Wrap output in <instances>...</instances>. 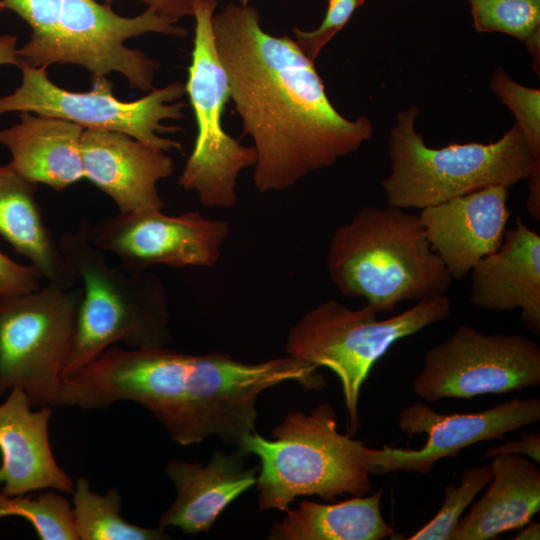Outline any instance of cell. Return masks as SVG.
<instances>
[{
  "label": "cell",
  "instance_id": "cell-35",
  "mask_svg": "<svg viewBox=\"0 0 540 540\" xmlns=\"http://www.w3.org/2000/svg\"><path fill=\"white\" fill-rule=\"evenodd\" d=\"M528 524V523H527ZM540 539V524L538 522H529L521 532H519L514 540H539Z\"/></svg>",
  "mask_w": 540,
  "mask_h": 540
},
{
  "label": "cell",
  "instance_id": "cell-13",
  "mask_svg": "<svg viewBox=\"0 0 540 540\" xmlns=\"http://www.w3.org/2000/svg\"><path fill=\"white\" fill-rule=\"evenodd\" d=\"M230 233L226 220L199 212L167 215L162 210L119 213L90 224V240L120 264L145 271L152 265L212 267Z\"/></svg>",
  "mask_w": 540,
  "mask_h": 540
},
{
  "label": "cell",
  "instance_id": "cell-9",
  "mask_svg": "<svg viewBox=\"0 0 540 540\" xmlns=\"http://www.w3.org/2000/svg\"><path fill=\"white\" fill-rule=\"evenodd\" d=\"M81 297L78 285L50 282L0 297V396L19 387L32 407L57 405Z\"/></svg>",
  "mask_w": 540,
  "mask_h": 540
},
{
  "label": "cell",
  "instance_id": "cell-5",
  "mask_svg": "<svg viewBox=\"0 0 540 540\" xmlns=\"http://www.w3.org/2000/svg\"><path fill=\"white\" fill-rule=\"evenodd\" d=\"M83 220L58 239L59 251L81 284L73 349L63 379L82 369L107 348L165 347L172 339L160 281L145 271L112 265L90 240Z\"/></svg>",
  "mask_w": 540,
  "mask_h": 540
},
{
  "label": "cell",
  "instance_id": "cell-27",
  "mask_svg": "<svg viewBox=\"0 0 540 540\" xmlns=\"http://www.w3.org/2000/svg\"><path fill=\"white\" fill-rule=\"evenodd\" d=\"M493 476L490 464L465 469L458 487L448 484L438 513L409 540H451L461 515Z\"/></svg>",
  "mask_w": 540,
  "mask_h": 540
},
{
  "label": "cell",
  "instance_id": "cell-6",
  "mask_svg": "<svg viewBox=\"0 0 540 540\" xmlns=\"http://www.w3.org/2000/svg\"><path fill=\"white\" fill-rule=\"evenodd\" d=\"M337 426L334 408L323 403L309 414L289 413L273 429L271 440L256 431L242 439L238 450L260 460L256 486L261 510L286 512L300 496L334 502L338 496H365L371 490L365 446Z\"/></svg>",
  "mask_w": 540,
  "mask_h": 540
},
{
  "label": "cell",
  "instance_id": "cell-7",
  "mask_svg": "<svg viewBox=\"0 0 540 540\" xmlns=\"http://www.w3.org/2000/svg\"><path fill=\"white\" fill-rule=\"evenodd\" d=\"M418 109L397 115L388 141L390 173L381 181L387 205L423 209L451 199L526 180L535 159L515 123L496 142L428 147L415 130Z\"/></svg>",
  "mask_w": 540,
  "mask_h": 540
},
{
  "label": "cell",
  "instance_id": "cell-25",
  "mask_svg": "<svg viewBox=\"0 0 540 540\" xmlns=\"http://www.w3.org/2000/svg\"><path fill=\"white\" fill-rule=\"evenodd\" d=\"M479 32H501L525 43L539 72L540 0H468Z\"/></svg>",
  "mask_w": 540,
  "mask_h": 540
},
{
  "label": "cell",
  "instance_id": "cell-15",
  "mask_svg": "<svg viewBox=\"0 0 540 540\" xmlns=\"http://www.w3.org/2000/svg\"><path fill=\"white\" fill-rule=\"evenodd\" d=\"M84 178L108 195L119 213L163 210L157 183L173 173L165 151L127 134L84 129L81 136Z\"/></svg>",
  "mask_w": 540,
  "mask_h": 540
},
{
  "label": "cell",
  "instance_id": "cell-18",
  "mask_svg": "<svg viewBox=\"0 0 540 540\" xmlns=\"http://www.w3.org/2000/svg\"><path fill=\"white\" fill-rule=\"evenodd\" d=\"M470 303L480 309H521L520 320L540 335V235L520 217L502 244L471 269Z\"/></svg>",
  "mask_w": 540,
  "mask_h": 540
},
{
  "label": "cell",
  "instance_id": "cell-16",
  "mask_svg": "<svg viewBox=\"0 0 540 540\" xmlns=\"http://www.w3.org/2000/svg\"><path fill=\"white\" fill-rule=\"evenodd\" d=\"M508 197L509 188L494 185L421 209L428 242L453 279L466 277L500 247L511 214Z\"/></svg>",
  "mask_w": 540,
  "mask_h": 540
},
{
  "label": "cell",
  "instance_id": "cell-32",
  "mask_svg": "<svg viewBox=\"0 0 540 540\" xmlns=\"http://www.w3.org/2000/svg\"><path fill=\"white\" fill-rule=\"evenodd\" d=\"M111 4L115 0H105ZM146 4L148 8L154 9L157 13L175 23L185 16L193 15L192 0H139Z\"/></svg>",
  "mask_w": 540,
  "mask_h": 540
},
{
  "label": "cell",
  "instance_id": "cell-20",
  "mask_svg": "<svg viewBox=\"0 0 540 540\" xmlns=\"http://www.w3.org/2000/svg\"><path fill=\"white\" fill-rule=\"evenodd\" d=\"M83 130L62 118L21 112L18 123L0 130V144L10 152L8 164L21 177L62 191L84 178Z\"/></svg>",
  "mask_w": 540,
  "mask_h": 540
},
{
  "label": "cell",
  "instance_id": "cell-3",
  "mask_svg": "<svg viewBox=\"0 0 540 540\" xmlns=\"http://www.w3.org/2000/svg\"><path fill=\"white\" fill-rule=\"evenodd\" d=\"M331 281L377 313L404 301L443 296L453 278L431 248L419 215L365 206L333 234L326 258Z\"/></svg>",
  "mask_w": 540,
  "mask_h": 540
},
{
  "label": "cell",
  "instance_id": "cell-29",
  "mask_svg": "<svg viewBox=\"0 0 540 540\" xmlns=\"http://www.w3.org/2000/svg\"><path fill=\"white\" fill-rule=\"evenodd\" d=\"M363 2L364 0H328L326 15L317 29L303 31L293 28L297 45L314 62L323 47L346 25Z\"/></svg>",
  "mask_w": 540,
  "mask_h": 540
},
{
  "label": "cell",
  "instance_id": "cell-31",
  "mask_svg": "<svg viewBox=\"0 0 540 540\" xmlns=\"http://www.w3.org/2000/svg\"><path fill=\"white\" fill-rule=\"evenodd\" d=\"M500 454L525 455L535 463H540V434H526L520 440L506 441L504 444L488 448L484 457H494Z\"/></svg>",
  "mask_w": 540,
  "mask_h": 540
},
{
  "label": "cell",
  "instance_id": "cell-19",
  "mask_svg": "<svg viewBox=\"0 0 540 540\" xmlns=\"http://www.w3.org/2000/svg\"><path fill=\"white\" fill-rule=\"evenodd\" d=\"M240 450L216 451L210 461L172 460L166 474L176 488V498L162 513L158 527H175L195 535L211 529L218 516L257 482L259 466L246 468Z\"/></svg>",
  "mask_w": 540,
  "mask_h": 540
},
{
  "label": "cell",
  "instance_id": "cell-12",
  "mask_svg": "<svg viewBox=\"0 0 540 540\" xmlns=\"http://www.w3.org/2000/svg\"><path fill=\"white\" fill-rule=\"evenodd\" d=\"M540 384V347L521 334L460 325L427 351L413 381L417 396L437 402L521 391Z\"/></svg>",
  "mask_w": 540,
  "mask_h": 540
},
{
  "label": "cell",
  "instance_id": "cell-17",
  "mask_svg": "<svg viewBox=\"0 0 540 540\" xmlns=\"http://www.w3.org/2000/svg\"><path fill=\"white\" fill-rule=\"evenodd\" d=\"M31 408L19 387L0 404L1 491L23 495L53 489L72 494L74 481L57 463L49 440L51 406Z\"/></svg>",
  "mask_w": 540,
  "mask_h": 540
},
{
  "label": "cell",
  "instance_id": "cell-30",
  "mask_svg": "<svg viewBox=\"0 0 540 540\" xmlns=\"http://www.w3.org/2000/svg\"><path fill=\"white\" fill-rule=\"evenodd\" d=\"M42 279L32 264L17 263L0 251V297L37 290Z\"/></svg>",
  "mask_w": 540,
  "mask_h": 540
},
{
  "label": "cell",
  "instance_id": "cell-14",
  "mask_svg": "<svg viewBox=\"0 0 540 540\" xmlns=\"http://www.w3.org/2000/svg\"><path fill=\"white\" fill-rule=\"evenodd\" d=\"M540 419L538 398H515L476 413L441 414L423 402L404 408L398 415L399 428L409 435L427 434L418 450L384 446L364 447V460L370 474L395 471L427 474L443 458L456 457L472 444L503 439L513 430Z\"/></svg>",
  "mask_w": 540,
  "mask_h": 540
},
{
  "label": "cell",
  "instance_id": "cell-34",
  "mask_svg": "<svg viewBox=\"0 0 540 540\" xmlns=\"http://www.w3.org/2000/svg\"><path fill=\"white\" fill-rule=\"evenodd\" d=\"M14 65L19 68L17 37L12 35L0 36V66Z\"/></svg>",
  "mask_w": 540,
  "mask_h": 540
},
{
  "label": "cell",
  "instance_id": "cell-37",
  "mask_svg": "<svg viewBox=\"0 0 540 540\" xmlns=\"http://www.w3.org/2000/svg\"><path fill=\"white\" fill-rule=\"evenodd\" d=\"M5 9V6L2 2V0H0V12L3 11Z\"/></svg>",
  "mask_w": 540,
  "mask_h": 540
},
{
  "label": "cell",
  "instance_id": "cell-28",
  "mask_svg": "<svg viewBox=\"0 0 540 540\" xmlns=\"http://www.w3.org/2000/svg\"><path fill=\"white\" fill-rule=\"evenodd\" d=\"M491 88L514 114L535 159H540V90L515 82L501 67L493 72Z\"/></svg>",
  "mask_w": 540,
  "mask_h": 540
},
{
  "label": "cell",
  "instance_id": "cell-10",
  "mask_svg": "<svg viewBox=\"0 0 540 540\" xmlns=\"http://www.w3.org/2000/svg\"><path fill=\"white\" fill-rule=\"evenodd\" d=\"M217 5V0H192L195 34L185 92L194 112L197 136L178 182L185 190L195 192L205 207L230 208L237 201L238 175L254 167L256 152L223 129V112L230 95L212 30Z\"/></svg>",
  "mask_w": 540,
  "mask_h": 540
},
{
  "label": "cell",
  "instance_id": "cell-36",
  "mask_svg": "<svg viewBox=\"0 0 540 540\" xmlns=\"http://www.w3.org/2000/svg\"><path fill=\"white\" fill-rule=\"evenodd\" d=\"M249 0H240L241 5H248Z\"/></svg>",
  "mask_w": 540,
  "mask_h": 540
},
{
  "label": "cell",
  "instance_id": "cell-8",
  "mask_svg": "<svg viewBox=\"0 0 540 540\" xmlns=\"http://www.w3.org/2000/svg\"><path fill=\"white\" fill-rule=\"evenodd\" d=\"M450 311V300L443 295L378 320V313L368 304L351 309L330 299L306 312L290 329L286 351L292 358L336 374L348 414V433L355 435L361 425L360 391L373 365L395 342L445 320Z\"/></svg>",
  "mask_w": 540,
  "mask_h": 540
},
{
  "label": "cell",
  "instance_id": "cell-1",
  "mask_svg": "<svg viewBox=\"0 0 540 540\" xmlns=\"http://www.w3.org/2000/svg\"><path fill=\"white\" fill-rule=\"evenodd\" d=\"M259 19L256 8L229 3L214 13L212 30L230 98L254 143V186L267 193L357 151L373 126L341 115L296 41L265 32Z\"/></svg>",
  "mask_w": 540,
  "mask_h": 540
},
{
  "label": "cell",
  "instance_id": "cell-23",
  "mask_svg": "<svg viewBox=\"0 0 540 540\" xmlns=\"http://www.w3.org/2000/svg\"><path fill=\"white\" fill-rule=\"evenodd\" d=\"M382 490L338 503L302 500L270 530V540H381L394 535L381 515Z\"/></svg>",
  "mask_w": 540,
  "mask_h": 540
},
{
  "label": "cell",
  "instance_id": "cell-4",
  "mask_svg": "<svg viewBox=\"0 0 540 540\" xmlns=\"http://www.w3.org/2000/svg\"><path fill=\"white\" fill-rule=\"evenodd\" d=\"M31 28L29 40L18 49L20 63L47 68L70 63L86 68L92 80L113 72L131 88L153 89L159 62L125 42L146 33L185 37L187 31L152 8L124 17L110 4L95 0H2Z\"/></svg>",
  "mask_w": 540,
  "mask_h": 540
},
{
  "label": "cell",
  "instance_id": "cell-21",
  "mask_svg": "<svg viewBox=\"0 0 540 540\" xmlns=\"http://www.w3.org/2000/svg\"><path fill=\"white\" fill-rule=\"evenodd\" d=\"M490 485L460 518L451 540H490L527 525L540 510V469L517 454L493 457Z\"/></svg>",
  "mask_w": 540,
  "mask_h": 540
},
{
  "label": "cell",
  "instance_id": "cell-2",
  "mask_svg": "<svg viewBox=\"0 0 540 540\" xmlns=\"http://www.w3.org/2000/svg\"><path fill=\"white\" fill-rule=\"evenodd\" d=\"M286 381L306 391L326 386L315 366L290 356L249 364L218 351L191 355L166 347L113 345L63 379L58 406L103 410L132 401L180 445L215 435L238 447L256 431L259 395Z\"/></svg>",
  "mask_w": 540,
  "mask_h": 540
},
{
  "label": "cell",
  "instance_id": "cell-26",
  "mask_svg": "<svg viewBox=\"0 0 540 540\" xmlns=\"http://www.w3.org/2000/svg\"><path fill=\"white\" fill-rule=\"evenodd\" d=\"M9 516L29 522L41 540H78L72 503L56 492L32 497L7 495L0 491V520Z\"/></svg>",
  "mask_w": 540,
  "mask_h": 540
},
{
  "label": "cell",
  "instance_id": "cell-33",
  "mask_svg": "<svg viewBox=\"0 0 540 540\" xmlns=\"http://www.w3.org/2000/svg\"><path fill=\"white\" fill-rule=\"evenodd\" d=\"M526 208L529 214L540 221V159L534 162L528 178Z\"/></svg>",
  "mask_w": 540,
  "mask_h": 540
},
{
  "label": "cell",
  "instance_id": "cell-24",
  "mask_svg": "<svg viewBox=\"0 0 540 540\" xmlns=\"http://www.w3.org/2000/svg\"><path fill=\"white\" fill-rule=\"evenodd\" d=\"M72 514L78 540H165L170 535L164 528H147L129 523L121 517V495L113 487L100 495L90 488L89 481H74Z\"/></svg>",
  "mask_w": 540,
  "mask_h": 540
},
{
  "label": "cell",
  "instance_id": "cell-11",
  "mask_svg": "<svg viewBox=\"0 0 540 540\" xmlns=\"http://www.w3.org/2000/svg\"><path fill=\"white\" fill-rule=\"evenodd\" d=\"M21 85L11 94L0 97V115L8 112H30L62 118L83 129H103L127 134L165 152L181 150L179 142L161 134L174 132L175 126H165V120L183 117L186 104L179 100L185 85L179 81L134 101H123L113 94V83L107 77L93 80L87 92H75L52 82L44 67L20 63Z\"/></svg>",
  "mask_w": 540,
  "mask_h": 540
},
{
  "label": "cell",
  "instance_id": "cell-22",
  "mask_svg": "<svg viewBox=\"0 0 540 540\" xmlns=\"http://www.w3.org/2000/svg\"><path fill=\"white\" fill-rule=\"evenodd\" d=\"M36 189L9 164L0 166V236L37 268L45 282L75 286L77 277L45 223Z\"/></svg>",
  "mask_w": 540,
  "mask_h": 540
}]
</instances>
